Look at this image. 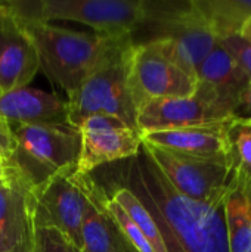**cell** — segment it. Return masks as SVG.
<instances>
[{"label":"cell","mask_w":251,"mask_h":252,"mask_svg":"<svg viewBox=\"0 0 251 252\" xmlns=\"http://www.w3.org/2000/svg\"><path fill=\"white\" fill-rule=\"evenodd\" d=\"M114 167L111 183L127 188L154 217L167 252H229L225 201L203 204L179 193L145 149Z\"/></svg>","instance_id":"1"},{"label":"cell","mask_w":251,"mask_h":252,"mask_svg":"<svg viewBox=\"0 0 251 252\" xmlns=\"http://www.w3.org/2000/svg\"><path fill=\"white\" fill-rule=\"evenodd\" d=\"M44 75L72 96L118 37L75 31L50 22L24 21Z\"/></svg>","instance_id":"2"},{"label":"cell","mask_w":251,"mask_h":252,"mask_svg":"<svg viewBox=\"0 0 251 252\" xmlns=\"http://www.w3.org/2000/svg\"><path fill=\"white\" fill-rule=\"evenodd\" d=\"M133 37H118L101 58L78 90L68 97L70 126L78 128L84 118L105 114L136 128V109L129 90V62Z\"/></svg>","instance_id":"3"},{"label":"cell","mask_w":251,"mask_h":252,"mask_svg":"<svg viewBox=\"0 0 251 252\" xmlns=\"http://www.w3.org/2000/svg\"><path fill=\"white\" fill-rule=\"evenodd\" d=\"M16 148L7 165L36 192L50 180L71 174L80 154V131L71 126H16Z\"/></svg>","instance_id":"4"},{"label":"cell","mask_w":251,"mask_h":252,"mask_svg":"<svg viewBox=\"0 0 251 252\" xmlns=\"http://www.w3.org/2000/svg\"><path fill=\"white\" fill-rule=\"evenodd\" d=\"M3 3L24 21H72L89 25L95 32L108 37H135L146 18V0H16Z\"/></svg>","instance_id":"5"},{"label":"cell","mask_w":251,"mask_h":252,"mask_svg":"<svg viewBox=\"0 0 251 252\" xmlns=\"http://www.w3.org/2000/svg\"><path fill=\"white\" fill-rule=\"evenodd\" d=\"M142 30L148 32L142 43L163 40L176 61L194 75L217 43L197 0H146Z\"/></svg>","instance_id":"6"},{"label":"cell","mask_w":251,"mask_h":252,"mask_svg":"<svg viewBox=\"0 0 251 252\" xmlns=\"http://www.w3.org/2000/svg\"><path fill=\"white\" fill-rule=\"evenodd\" d=\"M127 81L136 111L149 100L188 97L197 90V75L176 61L163 40L133 43Z\"/></svg>","instance_id":"7"},{"label":"cell","mask_w":251,"mask_h":252,"mask_svg":"<svg viewBox=\"0 0 251 252\" xmlns=\"http://www.w3.org/2000/svg\"><path fill=\"white\" fill-rule=\"evenodd\" d=\"M142 148L179 193L203 204L225 201L231 180L226 161L185 155L145 142H142Z\"/></svg>","instance_id":"8"},{"label":"cell","mask_w":251,"mask_h":252,"mask_svg":"<svg viewBox=\"0 0 251 252\" xmlns=\"http://www.w3.org/2000/svg\"><path fill=\"white\" fill-rule=\"evenodd\" d=\"M226 115L217 105L195 92L188 97L155 99L136 111V128L143 133L200 127L226 123Z\"/></svg>","instance_id":"9"},{"label":"cell","mask_w":251,"mask_h":252,"mask_svg":"<svg viewBox=\"0 0 251 252\" xmlns=\"http://www.w3.org/2000/svg\"><path fill=\"white\" fill-rule=\"evenodd\" d=\"M34 193L36 216L67 235L81 250V223L87 205V195L80 176L75 173L59 176Z\"/></svg>","instance_id":"10"},{"label":"cell","mask_w":251,"mask_h":252,"mask_svg":"<svg viewBox=\"0 0 251 252\" xmlns=\"http://www.w3.org/2000/svg\"><path fill=\"white\" fill-rule=\"evenodd\" d=\"M36 46L22 22L0 1V90L1 94L28 87L38 72Z\"/></svg>","instance_id":"11"},{"label":"cell","mask_w":251,"mask_h":252,"mask_svg":"<svg viewBox=\"0 0 251 252\" xmlns=\"http://www.w3.org/2000/svg\"><path fill=\"white\" fill-rule=\"evenodd\" d=\"M250 80L217 40L197 71V90L232 117Z\"/></svg>","instance_id":"12"},{"label":"cell","mask_w":251,"mask_h":252,"mask_svg":"<svg viewBox=\"0 0 251 252\" xmlns=\"http://www.w3.org/2000/svg\"><path fill=\"white\" fill-rule=\"evenodd\" d=\"M0 117L16 126H70L68 102L47 92L22 87L0 96Z\"/></svg>","instance_id":"13"},{"label":"cell","mask_w":251,"mask_h":252,"mask_svg":"<svg viewBox=\"0 0 251 252\" xmlns=\"http://www.w3.org/2000/svg\"><path fill=\"white\" fill-rule=\"evenodd\" d=\"M80 154L74 173L92 174L99 167L133 158L142 146V134L138 128L124 127L109 131L80 133Z\"/></svg>","instance_id":"14"},{"label":"cell","mask_w":251,"mask_h":252,"mask_svg":"<svg viewBox=\"0 0 251 252\" xmlns=\"http://www.w3.org/2000/svg\"><path fill=\"white\" fill-rule=\"evenodd\" d=\"M78 176V174H77ZM87 195L81 223V252H136L124 239L101 202V186L92 174L80 176Z\"/></svg>","instance_id":"15"},{"label":"cell","mask_w":251,"mask_h":252,"mask_svg":"<svg viewBox=\"0 0 251 252\" xmlns=\"http://www.w3.org/2000/svg\"><path fill=\"white\" fill-rule=\"evenodd\" d=\"M142 142L185 155L226 161L225 123L143 133Z\"/></svg>","instance_id":"16"},{"label":"cell","mask_w":251,"mask_h":252,"mask_svg":"<svg viewBox=\"0 0 251 252\" xmlns=\"http://www.w3.org/2000/svg\"><path fill=\"white\" fill-rule=\"evenodd\" d=\"M33 202L31 189L7 165L6 174L0 177V252H9L19 241Z\"/></svg>","instance_id":"17"},{"label":"cell","mask_w":251,"mask_h":252,"mask_svg":"<svg viewBox=\"0 0 251 252\" xmlns=\"http://www.w3.org/2000/svg\"><path fill=\"white\" fill-rule=\"evenodd\" d=\"M229 252H251V179L231 174L225 195Z\"/></svg>","instance_id":"18"},{"label":"cell","mask_w":251,"mask_h":252,"mask_svg":"<svg viewBox=\"0 0 251 252\" xmlns=\"http://www.w3.org/2000/svg\"><path fill=\"white\" fill-rule=\"evenodd\" d=\"M217 40L241 34L251 19V0H197Z\"/></svg>","instance_id":"19"},{"label":"cell","mask_w":251,"mask_h":252,"mask_svg":"<svg viewBox=\"0 0 251 252\" xmlns=\"http://www.w3.org/2000/svg\"><path fill=\"white\" fill-rule=\"evenodd\" d=\"M101 185L105 186L107 189H109V188L112 189L111 193H108V192L107 193L126 211V214L132 219V221L141 229V232L143 233V236L149 242V245L154 250V252H167L166 251L164 241H163V236L160 233V229H158L154 217L146 210V207L139 201V198L133 192H130L127 188L120 186L117 183H111V185L101 183Z\"/></svg>","instance_id":"20"},{"label":"cell","mask_w":251,"mask_h":252,"mask_svg":"<svg viewBox=\"0 0 251 252\" xmlns=\"http://www.w3.org/2000/svg\"><path fill=\"white\" fill-rule=\"evenodd\" d=\"M225 149L231 174L251 179V121L231 117L225 123Z\"/></svg>","instance_id":"21"},{"label":"cell","mask_w":251,"mask_h":252,"mask_svg":"<svg viewBox=\"0 0 251 252\" xmlns=\"http://www.w3.org/2000/svg\"><path fill=\"white\" fill-rule=\"evenodd\" d=\"M99 186H101V193H99L101 195V202H102L105 211L109 214V217L117 224L118 230L121 232V235L124 236L127 244L136 252H154V250L149 245V242L146 241V238L141 232V229L132 221V219L126 214V211L107 193L105 188L101 183H99Z\"/></svg>","instance_id":"22"},{"label":"cell","mask_w":251,"mask_h":252,"mask_svg":"<svg viewBox=\"0 0 251 252\" xmlns=\"http://www.w3.org/2000/svg\"><path fill=\"white\" fill-rule=\"evenodd\" d=\"M36 252H81L59 229L41 223L36 216Z\"/></svg>","instance_id":"23"},{"label":"cell","mask_w":251,"mask_h":252,"mask_svg":"<svg viewBox=\"0 0 251 252\" xmlns=\"http://www.w3.org/2000/svg\"><path fill=\"white\" fill-rule=\"evenodd\" d=\"M222 46L228 50L232 59L238 63L243 72L247 75L251 83V41L243 34H232L219 40Z\"/></svg>","instance_id":"24"},{"label":"cell","mask_w":251,"mask_h":252,"mask_svg":"<svg viewBox=\"0 0 251 252\" xmlns=\"http://www.w3.org/2000/svg\"><path fill=\"white\" fill-rule=\"evenodd\" d=\"M124 127H129V126H126L121 120H118L115 117L105 115V114H95V115H89L87 118H84L77 130L80 133H93V131L118 130V128H124Z\"/></svg>","instance_id":"25"},{"label":"cell","mask_w":251,"mask_h":252,"mask_svg":"<svg viewBox=\"0 0 251 252\" xmlns=\"http://www.w3.org/2000/svg\"><path fill=\"white\" fill-rule=\"evenodd\" d=\"M9 252H36V198H34L25 229L19 241L16 242V245Z\"/></svg>","instance_id":"26"},{"label":"cell","mask_w":251,"mask_h":252,"mask_svg":"<svg viewBox=\"0 0 251 252\" xmlns=\"http://www.w3.org/2000/svg\"><path fill=\"white\" fill-rule=\"evenodd\" d=\"M15 148H16V139H15L13 127L3 117H0V159L4 164L10 161Z\"/></svg>","instance_id":"27"},{"label":"cell","mask_w":251,"mask_h":252,"mask_svg":"<svg viewBox=\"0 0 251 252\" xmlns=\"http://www.w3.org/2000/svg\"><path fill=\"white\" fill-rule=\"evenodd\" d=\"M232 117L251 121V83L247 86L246 92L243 93V96L240 99V103H238L237 109L234 111Z\"/></svg>","instance_id":"28"},{"label":"cell","mask_w":251,"mask_h":252,"mask_svg":"<svg viewBox=\"0 0 251 252\" xmlns=\"http://www.w3.org/2000/svg\"><path fill=\"white\" fill-rule=\"evenodd\" d=\"M241 34L247 38V40H250L251 41V19L244 25V28H243V31H241Z\"/></svg>","instance_id":"29"},{"label":"cell","mask_w":251,"mask_h":252,"mask_svg":"<svg viewBox=\"0 0 251 252\" xmlns=\"http://www.w3.org/2000/svg\"><path fill=\"white\" fill-rule=\"evenodd\" d=\"M6 171H7V165L0 159V177H3L6 174Z\"/></svg>","instance_id":"30"},{"label":"cell","mask_w":251,"mask_h":252,"mask_svg":"<svg viewBox=\"0 0 251 252\" xmlns=\"http://www.w3.org/2000/svg\"><path fill=\"white\" fill-rule=\"evenodd\" d=\"M0 96H1V90H0Z\"/></svg>","instance_id":"31"}]
</instances>
